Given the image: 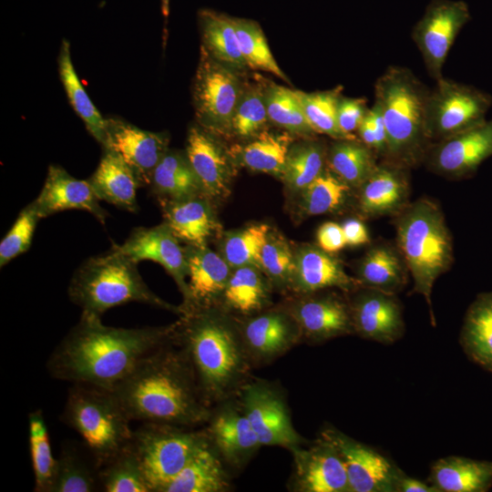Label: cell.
Segmentation results:
<instances>
[{"instance_id":"obj_1","label":"cell","mask_w":492,"mask_h":492,"mask_svg":"<svg viewBox=\"0 0 492 492\" xmlns=\"http://www.w3.org/2000/svg\"><path fill=\"white\" fill-rule=\"evenodd\" d=\"M176 326L112 327L81 313L49 355L47 372L57 380L113 391L146 357L174 340Z\"/></svg>"},{"instance_id":"obj_2","label":"cell","mask_w":492,"mask_h":492,"mask_svg":"<svg viewBox=\"0 0 492 492\" xmlns=\"http://www.w3.org/2000/svg\"><path fill=\"white\" fill-rule=\"evenodd\" d=\"M113 393L131 421L142 423L197 428L207 423L212 409L175 340L146 357Z\"/></svg>"},{"instance_id":"obj_3","label":"cell","mask_w":492,"mask_h":492,"mask_svg":"<svg viewBox=\"0 0 492 492\" xmlns=\"http://www.w3.org/2000/svg\"><path fill=\"white\" fill-rule=\"evenodd\" d=\"M175 342L185 353L205 402L211 408L236 397L254 368L239 325L218 306L184 313Z\"/></svg>"},{"instance_id":"obj_4","label":"cell","mask_w":492,"mask_h":492,"mask_svg":"<svg viewBox=\"0 0 492 492\" xmlns=\"http://www.w3.org/2000/svg\"><path fill=\"white\" fill-rule=\"evenodd\" d=\"M430 90L406 67L391 66L377 78L375 101L386 128L383 162L408 169L424 162L432 145L425 110Z\"/></svg>"},{"instance_id":"obj_5","label":"cell","mask_w":492,"mask_h":492,"mask_svg":"<svg viewBox=\"0 0 492 492\" xmlns=\"http://www.w3.org/2000/svg\"><path fill=\"white\" fill-rule=\"evenodd\" d=\"M395 217L396 248L413 280V293L422 295L429 307L436 281L454 261L453 239L439 204L429 198L409 202Z\"/></svg>"},{"instance_id":"obj_6","label":"cell","mask_w":492,"mask_h":492,"mask_svg":"<svg viewBox=\"0 0 492 492\" xmlns=\"http://www.w3.org/2000/svg\"><path fill=\"white\" fill-rule=\"evenodd\" d=\"M137 264L114 248L106 254L88 258L70 280V301L82 310V314L100 318L111 308L134 302L181 315L180 306L167 302L148 287Z\"/></svg>"},{"instance_id":"obj_7","label":"cell","mask_w":492,"mask_h":492,"mask_svg":"<svg viewBox=\"0 0 492 492\" xmlns=\"http://www.w3.org/2000/svg\"><path fill=\"white\" fill-rule=\"evenodd\" d=\"M61 421L77 432L100 468L133 438L131 419L113 391L73 384Z\"/></svg>"},{"instance_id":"obj_8","label":"cell","mask_w":492,"mask_h":492,"mask_svg":"<svg viewBox=\"0 0 492 492\" xmlns=\"http://www.w3.org/2000/svg\"><path fill=\"white\" fill-rule=\"evenodd\" d=\"M208 442L203 427L159 423H142L132 438L151 492H162Z\"/></svg>"},{"instance_id":"obj_9","label":"cell","mask_w":492,"mask_h":492,"mask_svg":"<svg viewBox=\"0 0 492 492\" xmlns=\"http://www.w3.org/2000/svg\"><path fill=\"white\" fill-rule=\"evenodd\" d=\"M430 90L425 110L426 133L436 143L486 120L492 97L473 86L441 78Z\"/></svg>"},{"instance_id":"obj_10","label":"cell","mask_w":492,"mask_h":492,"mask_svg":"<svg viewBox=\"0 0 492 492\" xmlns=\"http://www.w3.org/2000/svg\"><path fill=\"white\" fill-rule=\"evenodd\" d=\"M243 87L235 70L217 61L200 46L192 89L199 126L214 135L230 133Z\"/></svg>"},{"instance_id":"obj_11","label":"cell","mask_w":492,"mask_h":492,"mask_svg":"<svg viewBox=\"0 0 492 492\" xmlns=\"http://www.w3.org/2000/svg\"><path fill=\"white\" fill-rule=\"evenodd\" d=\"M261 445L289 451L306 440L293 426L285 392L272 381L251 376L236 395Z\"/></svg>"},{"instance_id":"obj_12","label":"cell","mask_w":492,"mask_h":492,"mask_svg":"<svg viewBox=\"0 0 492 492\" xmlns=\"http://www.w3.org/2000/svg\"><path fill=\"white\" fill-rule=\"evenodd\" d=\"M202 427L231 471L243 469L262 446L237 397L214 405Z\"/></svg>"},{"instance_id":"obj_13","label":"cell","mask_w":492,"mask_h":492,"mask_svg":"<svg viewBox=\"0 0 492 492\" xmlns=\"http://www.w3.org/2000/svg\"><path fill=\"white\" fill-rule=\"evenodd\" d=\"M465 3L441 0L434 2L413 31V41L421 53L432 78L443 77L442 69L455 39L468 21Z\"/></svg>"},{"instance_id":"obj_14","label":"cell","mask_w":492,"mask_h":492,"mask_svg":"<svg viewBox=\"0 0 492 492\" xmlns=\"http://www.w3.org/2000/svg\"><path fill=\"white\" fill-rule=\"evenodd\" d=\"M321 436L340 453L351 492H396L402 472L386 457L333 426L323 429Z\"/></svg>"},{"instance_id":"obj_15","label":"cell","mask_w":492,"mask_h":492,"mask_svg":"<svg viewBox=\"0 0 492 492\" xmlns=\"http://www.w3.org/2000/svg\"><path fill=\"white\" fill-rule=\"evenodd\" d=\"M293 470L288 489L294 492H351L346 469L336 447L320 437L290 450Z\"/></svg>"},{"instance_id":"obj_16","label":"cell","mask_w":492,"mask_h":492,"mask_svg":"<svg viewBox=\"0 0 492 492\" xmlns=\"http://www.w3.org/2000/svg\"><path fill=\"white\" fill-rule=\"evenodd\" d=\"M492 156V118L461 133L433 143L424 163L434 173L462 179L472 175Z\"/></svg>"},{"instance_id":"obj_17","label":"cell","mask_w":492,"mask_h":492,"mask_svg":"<svg viewBox=\"0 0 492 492\" xmlns=\"http://www.w3.org/2000/svg\"><path fill=\"white\" fill-rule=\"evenodd\" d=\"M239 328L253 367L272 363L302 342L300 328L287 309L262 310Z\"/></svg>"},{"instance_id":"obj_18","label":"cell","mask_w":492,"mask_h":492,"mask_svg":"<svg viewBox=\"0 0 492 492\" xmlns=\"http://www.w3.org/2000/svg\"><path fill=\"white\" fill-rule=\"evenodd\" d=\"M179 241L163 222L150 228H135L122 244H113L112 248L137 263L152 261L161 265L176 282L185 302L188 297L187 256Z\"/></svg>"},{"instance_id":"obj_19","label":"cell","mask_w":492,"mask_h":492,"mask_svg":"<svg viewBox=\"0 0 492 492\" xmlns=\"http://www.w3.org/2000/svg\"><path fill=\"white\" fill-rule=\"evenodd\" d=\"M169 136L141 129L120 118H107L103 149L115 151L135 172L142 187L149 186L153 171L169 149Z\"/></svg>"},{"instance_id":"obj_20","label":"cell","mask_w":492,"mask_h":492,"mask_svg":"<svg viewBox=\"0 0 492 492\" xmlns=\"http://www.w3.org/2000/svg\"><path fill=\"white\" fill-rule=\"evenodd\" d=\"M364 288L349 303L354 332L381 343H395L405 331L399 301L395 293Z\"/></svg>"},{"instance_id":"obj_21","label":"cell","mask_w":492,"mask_h":492,"mask_svg":"<svg viewBox=\"0 0 492 492\" xmlns=\"http://www.w3.org/2000/svg\"><path fill=\"white\" fill-rule=\"evenodd\" d=\"M185 250L188 297L180 305L182 314L218 306L231 274L230 264L206 245H189Z\"/></svg>"},{"instance_id":"obj_22","label":"cell","mask_w":492,"mask_h":492,"mask_svg":"<svg viewBox=\"0 0 492 492\" xmlns=\"http://www.w3.org/2000/svg\"><path fill=\"white\" fill-rule=\"evenodd\" d=\"M287 310L300 328L302 342L320 343L354 333L349 303L335 295L301 298Z\"/></svg>"},{"instance_id":"obj_23","label":"cell","mask_w":492,"mask_h":492,"mask_svg":"<svg viewBox=\"0 0 492 492\" xmlns=\"http://www.w3.org/2000/svg\"><path fill=\"white\" fill-rule=\"evenodd\" d=\"M88 179H78L57 165L48 167L43 188L35 200L41 218L67 210H78L92 214L102 225L109 216L99 203Z\"/></svg>"},{"instance_id":"obj_24","label":"cell","mask_w":492,"mask_h":492,"mask_svg":"<svg viewBox=\"0 0 492 492\" xmlns=\"http://www.w3.org/2000/svg\"><path fill=\"white\" fill-rule=\"evenodd\" d=\"M407 169L384 162L378 164L358 188V206L366 217L395 216L409 202Z\"/></svg>"},{"instance_id":"obj_25","label":"cell","mask_w":492,"mask_h":492,"mask_svg":"<svg viewBox=\"0 0 492 492\" xmlns=\"http://www.w3.org/2000/svg\"><path fill=\"white\" fill-rule=\"evenodd\" d=\"M185 153L200 182L204 195L222 196L228 190L231 168L214 134L200 126L190 127Z\"/></svg>"},{"instance_id":"obj_26","label":"cell","mask_w":492,"mask_h":492,"mask_svg":"<svg viewBox=\"0 0 492 492\" xmlns=\"http://www.w3.org/2000/svg\"><path fill=\"white\" fill-rule=\"evenodd\" d=\"M293 281L302 293H313L327 288L344 292L363 287L358 279L350 277L342 263L332 253L321 248L307 246L295 258Z\"/></svg>"},{"instance_id":"obj_27","label":"cell","mask_w":492,"mask_h":492,"mask_svg":"<svg viewBox=\"0 0 492 492\" xmlns=\"http://www.w3.org/2000/svg\"><path fill=\"white\" fill-rule=\"evenodd\" d=\"M88 181L100 200L129 212L138 210L137 190L142 185L132 169L115 151L104 149Z\"/></svg>"},{"instance_id":"obj_28","label":"cell","mask_w":492,"mask_h":492,"mask_svg":"<svg viewBox=\"0 0 492 492\" xmlns=\"http://www.w3.org/2000/svg\"><path fill=\"white\" fill-rule=\"evenodd\" d=\"M231 489V470L209 441L162 492H226Z\"/></svg>"},{"instance_id":"obj_29","label":"cell","mask_w":492,"mask_h":492,"mask_svg":"<svg viewBox=\"0 0 492 492\" xmlns=\"http://www.w3.org/2000/svg\"><path fill=\"white\" fill-rule=\"evenodd\" d=\"M167 225L188 245L203 246L216 228L210 207L204 196L161 203Z\"/></svg>"},{"instance_id":"obj_30","label":"cell","mask_w":492,"mask_h":492,"mask_svg":"<svg viewBox=\"0 0 492 492\" xmlns=\"http://www.w3.org/2000/svg\"><path fill=\"white\" fill-rule=\"evenodd\" d=\"M160 203L205 196L186 153L168 149L149 185Z\"/></svg>"},{"instance_id":"obj_31","label":"cell","mask_w":492,"mask_h":492,"mask_svg":"<svg viewBox=\"0 0 492 492\" xmlns=\"http://www.w3.org/2000/svg\"><path fill=\"white\" fill-rule=\"evenodd\" d=\"M430 482L440 492H486L492 487V462L441 458L431 468Z\"/></svg>"},{"instance_id":"obj_32","label":"cell","mask_w":492,"mask_h":492,"mask_svg":"<svg viewBox=\"0 0 492 492\" xmlns=\"http://www.w3.org/2000/svg\"><path fill=\"white\" fill-rule=\"evenodd\" d=\"M408 275V269L397 248L386 243L371 247L358 267V281L363 287L395 294L406 284Z\"/></svg>"},{"instance_id":"obj_33","label":"cell","mask_w":492,"mask_h":492,"mask_svg":"<svg viewBox=\"0 0 492 492\" xmlns=\"http://www.w3.org/2000/svg\"><path fill=\"white\" fill-rule=\"evenodd\" d=\"M201 46L217 61L235 70L248 68L241 55L232 17L210 9L199 12Z\"/></svg>"},{"instance_id":"obj_34","label":"cell","mask_w":492,"mask_h":492,"mask_svg":"<svg viewBox=\"0 0 492 492\" xmlns=\"http://www.w3.org/2000/svg\"><path fill=\"white\" fill-rule=\"evenodd\" d=\"M460 343L474 362L492 372V292L479 294L467 309Z\"/></svg>"},{"instance_id":"obj_35","label":"cell","mask_w":492,"mask_h":492,"mask_svg":"<svg viewBox=\"0 0 492 492\" xmlns=\"http://www.w3.org/2000/svg\"><path fill=\"white\" fill-rule=\"evenodd\" d=\"M58 72L68 101L84 122L89 134L104 148L107 140V118L93 104L74 67L70 43L63 39L58 55Z\"/></svg>"},{"instance_id":"obj_36","label":"cell","mask_w":492,"mask_h":492,"mask_svg":"<svg viewBox=\"0 0 492 492\" xmlns=\"http://www.w3.org/2000/svg\"><path fill=\"white\" fill-rule=\"evenodd\" d=\"M84 445V444H83ZM68 441L61 446L52 492L101 491L97 467L87 449Z\"/></svg>"},{"instance_id":"obj_37","label":"cell","mask_w":492,"mask_h":492,"mask_svg":"<svg viewBox=\"0 0 492 492\" xmlns=\"http://www.w3.org/2000/svg\"><path fill=\"white\" fill-rule=\"evenodd\" d=\"M376 153L356 139H336L328 150L329 169L351 188H359L378 163Z\"/></svg>"},{"instance_id":"obj_38","label":"cell","mask_w":492,"mask_h":492,"mask_svg":"<svg viewBox=\"0 0 492 492\" xmlns=\"http://www.w3.org/2000/svg\"><path fill=\"white\" fill-rule=\"evenodd\" d=\"M220 302L228 310L250 316L269 303V291L259 269L252 266L236 268L231 272Z\"/></svg>"},{"instance_id":"obj_39","label":"cell","mask_w":492,"mask_h":492,"mask_svg":"<svg viewBox=\"0 0 492 492\" xmlns=\"http://www.w3.org/2000/svg\"><path fill=\"white\" fill-rule=\"evenodd\" d=\"M292 142L288 133L264 129L241 149V161L251 170L282 177Z\"/></svg>"},{"instance_id":"obj_40","label":"cell","mask_w":492,"mask_h":492,"mask_svg":"<svg viewBox=\"0 0 492 492\" xmlns=\"http://www.w3.org/2000/svg\"><path fill=\"white\" fill-rule=\"evenodd\" d=\"M98 476L101 491L151 492L132 441L99 468Z\"/></svg>"},{"instance_id":"obj_41","label":"cell","mask_w":492,"mask_h":492,"mask_svg":"<svg viewBox=\"0 0 492 492\" xmlns=\"http://www.w3.org/2000/svg\"><path fill=\"white\" fill-rule=\"evenodd\" d=\"M28 441L34 473L35 492H52L57 458L52 454L47 425L41 409L28 415Z\"/></svg>"},{"instance_id":"obj_42","label":"cell","mask_w":492,"mask_h":492,"mask_svg":"<svg viewBox=\"0 0 492 492\" xmlns=\"http://www.w3.org/2000/svg\"><path fill=\"white\" fill-rule=\"evenodd\" d=\"M264 96L268 118L273 124L300 135L316 133L305 117L295 90L272 83L264 87Z\"/></svg>"},{"instance_id":"obj_43","label":"cell","mask_w":492,"mask_h":492,"mask_svg":"<svg viewBox=\"0 0 492 492\" xmlns=\"http://www.w3.org/2000/svg\"><path fill=\"white\" fill-rule=\"evenodd\" d=\"M232 19L241 52L248 68L262 70L289 82L273 57L260 25L251 19Z\"/></svg>"},{"instance_id":"obj_44","label":"cell","mask_w":492,"mask_h":492,"mask_svg":"<svg viewBox=\"0 0 492 492\" xmlns=\"http://www.w3.org/2000/svg\"><path fill=\"white\" fill-rule=\"evenodd\" d=\"M341 89L306 93L295 90L305 117L316 133H322L334 139H354L345 136L337 123V106ZM356 139V138H354Z\"/></svg>"},{"instance_id":"obj_45","label":"cell","mask_w":492,"mask_h":492,"mask_svg":"<svg viewBox=\"0 0 492 492\" xmlns=\"http://www.w3.org/2000/svg\"><path fill=\"white\" fill-rule=\"evenodd\" d=\"M327 153L317 141H306L290 149L282 178L289 187L302 191L324 169Z\"/></svg>"},{"instance_id":"obj_46","label":"cell","mask_w":492,"mask_h":492,"mask_svg":"<svg viewBox=\"0 0 492 492\" xmlns=\"http://www.w3.org/2000/svg\"><path fill=\"white\" fill-rule=\"evenodd\" d=\"M351 187L330 169L323 172L302 190V208L308 215L335 211L345 202Z\"/></svg>"},{"instance_id":"obj_47","label":"cell","mask_w":492,"mask_h":492,"mask_svg":"<svg viewBox=\"0 0 492 492\" xmlns=\"http://www.w3.org/2000/svg\"><path fill=\"white\" fill-rule=\"evenodd\" d=\"M269 118L264 87L244 86L234 110L231 132L241 138H250L264 130Z\"/></svg>"},{"instance_id":"obj_48","label":"cell","mask_w":492,"mask_h":492,"mask_svg":"<svg viewBox=\"0 0 492 492\" xmlns=\"http://www.w3.org/2000/svg\"><path fill=\"white\" fill-rule=\"evenodd\" d=\"M270 235L267 224L250 225L231 234L224 243V259L231 267L261 269V251Z\"/></svg>"},{"instance_id":"obj_49","label":"cell","mask_w":492,"mask_h":492,"mask_svg":"<svg viewBox=\"0 0 492 492\" xmlns=\"http://www.w3.org/2000/svg\"><path fill=\"white\" fill-rule=\"evenodd\" d=\"M41 219L33 202L29 203L19 212L13 226L1 241V267H4L15 257L28 251L36 225Z\"/></svg>"},{"instance_id":"obj_50","label":"cell","mask_w":492,"mask_h":492,"mask_svg":"<svg viewBox=\"0 0 492 492\" xmlns=\"http://www.w3.org/2000/svg\"><path fill=\"white\" fill-rule=\"evenodd\" d=\"M261 269L270 278L282 285L293 279L295 258L283 239L270 233L261 251Z\"/></svg>"},{"instance_id":"obj_51","label":"cell","mask_w":492,"mask_h":492,"mask_svg":"<svg viewBox=\"0 0 492 492\" xmlns=\"http://www.w3.org/2000/svg\"><path fill=\"white\" fill-rule=\"evenodd\" d=\"M368 110L365 98L341 97L337 106L340 130L348 138H356L354 132L357 131Z\"/></svg>"},{"instance_id":"obj_52","label":"cell","mask_w":492,"mask_h":492,"mask_svg":"<svg viewBox=\"0 0 492 492\" xmlns=\"http://www.w3.org/2000/svg\"><path fill=\"white\" fill-rule=\"evenodd\" d=\"M318 247L328 253H335L347 244L342 225L333 221L323 223L316 233Z\"/></svg>"},{"instance_id":"obj_53","label":"cell","mask_w":492,"mask_h":492,"mask_svg":"<svg viewBox=\"0 0 492 492\" xmlns=\"http://www.w3.org/2000/svg\"><path fill=\"white\" fill-rule=\"evenodd\" d=\"M342 228L346 244L349 246H361L370 241V237L365 225L358 219H348Z\"/></svg>"},{"instance_id":"obj_54","label":"cell","mask_w":492,"mask_h":492,"mask_svg":"<svg viewBox=\"0 0 492 492\" xmlns=\"http://www.w3.org/2000/svg\"><path fill=\"white\" fill-rule=\"evenodd\" d=\"M370 115L375 136V153L377 157L384 159L387 147L386 128L381 109L376 103L370 108Z\"/></svg>"},{"instance_id":"obj_55","label":"cell","mask_w":492,"mask_h":492,"mask_svg":"<svg viewBox=\"0 0 492 492\" xmlns=\"http://www.w3.org/2000/svg\"><path fill=\"white\" fill-rule=\"evenodd\" d=\"M396 492H440L433 485H428L418 479L405 476L404 473L398 478Z\"/></svg>"},{"instance_id":"obj_56","label":"cell","mask_w":492,"mask_h":492,"mask_svg":"<svg viewBox=\"0 0 492 492\" xmlns=\"http://www.w3.org/2000/svg\"><path fill=\"white\" fill-rule=\"evenodd\" d=\"M357 131L360 140L375 152V136L370 115V108L361 122Z\"/></svg>"},{"instance_id":"obj_57","label":"cell","mask_w":492,"mask_h":492,"mask_svg":"<svg viewBox=\"0 0 492 492\" xmlns=\"http://www.w3.org/2000/svg\"><path fill=\"white\" fill-rule=\"evenodd\" d=\"M161 11L164 18L167 19L169 13V0H161Z\"/></svg>"}]
</instances>
